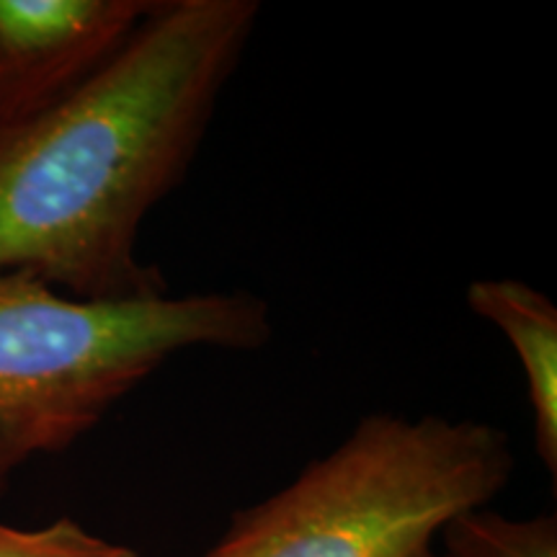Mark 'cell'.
I'll use <instances>...</instances> for the list:
<instances>
[{"label": "cell", "instance_id": "7", "mask_svg": "<svg viewBox=\"0 0 557 557\" xmlns=\"http://www.w3.org/2000/svg\"><path fill=\"white\" fill-rule=\"evenodd\" d=\"M0 557H139L137 549L88 532L81 521L62 517L52 524L24 529L0 521Z\"/></svg>", "mask_w": 557, "mask_h": 557}, {"label": "cell", "instance_id": "3", "mask_svg": "<svg viewBox=\"0 0 557 557\" xmlns=\"http://www.w3.org/2000/svg\"><path fill=\"white\" fill-rule=\"evenodd\" d=\"M513 468L506 431L487 421L372 413L282 491L235 511L199 557H438L444 527L491 504Z\"/></svg>", "mask_w": 557, "mask_h": 557}, {"label": "cell", "instance_id": "6", "mask_svg": "<svg viewBox=\"0 0 557 557\" xmlns=\"http://www.w3.org/2000/svg\"><path fill=\"white\" fill-rule=\"evenodd\" d=\"M442 542L447 557H557V517L511 519L483 506L451 519Z\"/></svg>", "mask_w": 557, "mask_h": 557}, {"label": "cell", "instance_id": "1", "mask_svg": "<svg viewBox=\"0 0 557 557\" xmlns=\"http://www.w3.org/2000/svg\"><path fill=\"white\" fill-rule=\"evenodd\" d=\"M259 16L256 0H156L94 78L0 124V271L78 299L169 295L139 230L197 160Z\"/></svg>", "mask_w": 557, "mask_h": 557}, {"label": "cell", "instance_id": "2", "mask_svg": "<svg viewBox=\"0 0 557 557\" xmlns=\"http://www.w3.org/2000/svg\"><path fill=\"white\" fill-rule=\"evenodd\" d=\"M269 305L250 292L78 299L0 271V493L13 472L58 455L189 348L267 346Z\"/></svg>", "mask_w": 557, "mask_h": 557}, {"label": "cell", "instance_id": "4", "mask_svg": "<svg viewBox=\"0 0 557 557\" xmlns=\"http://www.w3.org/2000/svg\"><path fill=\"white\" fill-rule=\"evenodd\" d=\"M156 0H0V124L24 122L94 78Z\"/></svg>", "mask_w": 557, "mask_h": 557}, {"label": "cell", "instance_id": "5", "mask_svg": "<svg viewBox=\"0 0 557 557\" xmlns=\"http://www.w3.org/2000/svg\"><path fill=\"white\" fill-rule=\"evenodd\" d=\"M478 318L504 333L527 380L534 418V449L557 475V308L547 295L519 278H478L465 295Z\"/></svg>", "mask_w": 557, "mask_h": 557}]
</instances>
